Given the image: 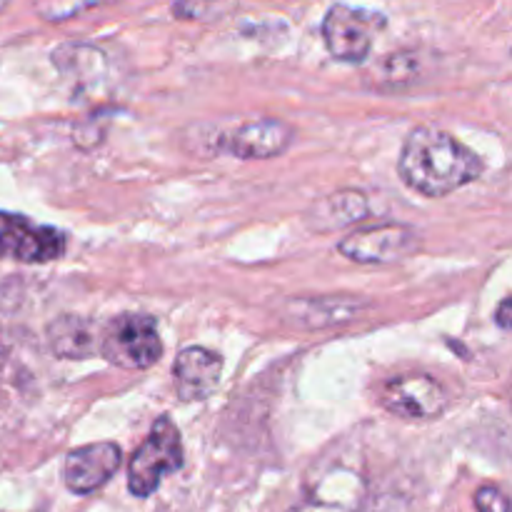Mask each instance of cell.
I'll return each mask as SVG.
<instances>
[{
  "label": "cell",
  "instance_id": "9c48e42d",
  "mask_svg": "<svg viewBox=\"0 0 512 512\" xmlns=\"http://www.w3.org/2000/svg\"><path fill=\"white\" fill-rule=\"evenodd\" d=\"M295 138V130L280 118L248 120L235 128L220 148L240 160H270L283 155Z\"/></svg>",
  "mask_w": 512,
  "mask_h": 512
},
{
  "label": "cell",
  "instance_id": "ac0fdd59",
  "mask_svg": "<svg viewBox=\"0 0 512 512\" xmlns=\"http://www.w3.org/2000/svg\"><path fill=\"white\" fill-rule=\"evenodd\" d=\"M495 323H498L500 330H510V298L500 300L498 310H495Z\"/></svg>",
  "mask_w": 512,
  "mask_h": 512
},
{
  "label": "cell",
  "instance_id": "7a4b0ae2",
  "mask_svg": "<svg viewBox=\"0 0 512 512\" xmlns=\"http://www.w3.org/2000/svg\"><path fill=\"white\" fill-rule=\"evenodd\" d=\"M183 468V440L180 430L168 415H160L150 435L133 453L128 465V488L135 498H148L160 488L165 475Z\"/></svg>",
  "mask_w": 512,
  "mask_h": 512
},
{
  "label": "cell",
  "instance_id": "2e32d148",
  "mask_svg": "<svg viewBox=\"0 0 512 512\" xmlns=\"http://www.w3.org/2000/svg\"><path fill=\"white\" fill-rule=\"evenodd\" d=\"M230 8V0H175L173 13L180 20H213Z\"/></svg>",
  "mask_w": 512,
  "mask_h": 512
},
{
  "label": "cell",
  "instance_id": "7c38bea8",
  "mask_svg": "<svg viewBox=\"0 0 512 512\" xmlns=\"http://www.w3.org/2000/svg\"><path fill=\"white\" fill-rule=\"evenodd\" d=\"M365 215H368V198L360 190H338L313 203V208L308 210V223L318 233H328L363 220Z\"/></svg>",
  "mask_w": 512,
  "mask_h": 512
},
{
  "label": "cell",
  "instance_id": "5bb4252c",
  "mask_svg": "<svg viewBox=\"0 0 512 512\" xmlns=\"http://www.w3.org/2000/svg\"><path fill=\"white\" fill-rule=\"evenodd\" d=\"M53 60L60 68V73L73 75V78H83V80H88L90 75L98 73L100 65L105 63L100 50L90 48V45H80V43L60 45V48L53 53Z\"/></svg>",
  "mask_w": 512,
  "mask_h": 512
},
{
  "label": "cell",
  "instance_id": "30bf717a",
  "mask_svg": "<svg viewBox=\"0 0 512 512\" xmlns=\"http://www.w3.org/2000/svg\"><path fill=\"white\" fill-rule=\"evenodd\" d=\"M220 375H223V358L208 348H193L180 350L173 365L175 390H178L180 400L190 403V400H205L213 395L218 388Z\"/></svg>",
  "mask_w": 512,
  "mask_h": 512
},
{
  "label": "cell",
  "instance_id": "6da1fadb",
  "mask_svg": "<svg viewBox=\"0 0 512 512\" xmlns=\"http://www.w3.org/2000/svg\"><path fill=\"white\" fill-rule=\"evenodd\" d=\"M398 170L408 188L418 190L425 198H443L478 180L485 163L448 130L418 125L405 138Z\"/></svg>",
  "mask_w": 512,
  "mask_h": 512
},
{
  "label": "cell",
  "instance_id": "52a82bcc",
  "mask_svg": "<svg viewBox=\"0 0 512 512\" xmlns=\"http://www.w3.org/2000/svg\"><path fill=\"white\" fill-rule=\"evenodd\" d=\"M450 398L443 383L425 373H408L388 380L380 393V405L403 420H433L445 413Z\"/></svg>",
  "mask_w": 512,
  "mask_h": 512
},
{
  "label": "cell",
  "instance_id": "3957f363",
  "mask_svg": "<svg viewBox=\"0 0 512 512\" xmlns=\"http://www.w3.org/2000/svg\"><path fill=\"white\" fill-rule=\"evenodd\" d=\"M100 353L105 355V360L123 370L153 368L163 355L158 323H155L153 315H118L100 340Z\"/></svg>",
  "mask_w": 512,
  "mask_h": 512
},
{
  "label": "cell",
  "instance_id": "d6986e66",
  "mask_svg": "<svg viewBox=\"0 0 512 512\" xmlns=\"http://www.w3.org/2000/svg\"><path fill=\"white\" fill-rule=\"evenodd\" d=\"M5 3V0H0V5H3Z\"/></svg>",
  "mask_w": 512,
  "mask_h": 512
},
{
  "label": "cell",
  "instance_id": "4fadbf2b",
  "mask_svg": "<svg viewBox=\"0 0 512 512\" xmlns=\"http://www.w3.org/2000/svg\"><path fill=\"white\" fill-rule=\"evenodd\" d=\"M48 345L58 358L85 360L95 353V325L80 315H60L48 325Z\"/></svg>",
  "mask_w": 512,
  "mask_h": 512
},
{
  "label": "cell",
  "instance_id": "e0dca14e",
  "mask_svg": "<svg viewBox=\"0 0 512 512\" xmlns=\"http://www.w3.org/2000/svg\"><path fill=\"white\" fill-rule=\"evenodd\" d=\"M475 508L478 512H510V500L498 485H483L475 493Z\"/></svg>",
  "mask_w": 512,
  "mask_h": 512
},
{
  "label": "cell",
  "instance_id": "9a60e30c",
  "mask_svg": "<svg viewBox=\"0 0 512 512\" xmlns=\"http://www.w3.org/2000/svg\"><path fill=\"white\" fill-rule=\"evenodd\" d=\"M108 3H115V0H35V13L45 23H65V20L78 18V15Z\"/></svg>",
  "mask_w": 512,
  "mask_h": 512
},
{
  "label": "cell",
  "instance_id": "277c9868",
  "mask_svg": "<svg viewBox=\"0 0 512 512\" xmlns=\"http://www.w3.org/2000/svg\"><path fill=\"white\" fill-rule=\"evenodd\" d=\"M383 25V15L338 3L328 10L323 20L325 48L340 63H363L373 50L375 33Z\"/></svg>",
  "mask_w": 512,
  "mask_h": 512
},
{
  "label": "cell",
  "instance_id": "5b68a950",
  "mask_svg": "<svg viewBox=\"0 0 512 512\" xmlns=\"http://www.w3.org/2000/svg\"><path fill=\"white\" fill-rule=\"evenodd\" d=\"M340 253L360 265H388L420 250V235L410 225L380 223L353 230L338 245Z\"/></svg>",
  "mask_w": 512,
  "mask_h": 512
},
{
  "label": "cell",
  "instance_id": "8fae6325",
  "mask_svg": "<svg viewBox=\"0 0 512 512\" xmlns=\"http://www.w3.org/2000/svg\"><path fill=\"white\" fill-rule=\"evenodd\" d=\"M368 308V303L355 298H303L288 303V315L290 320L298 328L318 330V328H330V325L348 323V320L358 318L360 310Z\"/></svg>",
  "mask_w": 512,
  "mask_h": 512
},
{
  "label": "cell",
  "instance_id": "8992f818",
  "mask_svg": "<svg viewBox=\"0 0 512 512\" xmlns=\"http://www.w3.org/2000/svg\"><path fill=\"white\" fill-rule=\"evenodd\" d=\"M65 248L68 238L63 230L0 210V258H13L20 263H50L63 258Z\"/></svg>",
  "mask_w": 512,
  "mask_h": 512
},
{
  "label": "cell",
  "instance_id": "ba28073f",
  "mask_svg": "<svg viewBox=\"0 0 512 512\" xmlns=\"http://www.w3.org/2000/svg\"><path fill=\"white\" fill-rule=\"evenodd\" d=\"M123 463V450L115 443H93L70 450L63 465V480L70 493L90 495L103 488Z\"/></svg>",
  "mask_w": 512,
  "mask_h": 512
}]
</instances>
